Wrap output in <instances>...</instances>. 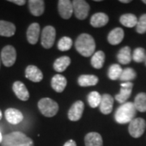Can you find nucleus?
<instances>
[{"label": "nucleus", "mask_w": 146, "mask_h": 146, "mask_svg": "<svg viewBox=\"0 0 146 146\" xmlns=\"http://www.w3.org/2000/svg\"><path fill=\"white\" fill-rule=\"evenodd\" d=\"M76 50L84 57H89L94 54L96 48V44L94 37L87 34L82 33L77 37L75 42Z\"/></svg>", "instance_id": "f257e3e1"}, {"label": "nucleus", "mask_w": 146, "mask_h": 146, "mask_svg": "<svg viewBox=\"0 0 146 146\" xmlns=\"http://www.w3.org/2000/svg\"><path fill=\"white\" fill-rule=\"evenodd\" d=\"M136 110L133 102H126L122 104L115 111V119L120 124H125L130 123L135 119Z\"/></svg>", "instance_id": "f03ea898"}, {"label": "nucleus", "mask_w": 146, "mask_h": 146, "mask_svg": "<svg viewBox=\"0 0 146 146\" xmlns=\"http://www.w3.org/2000/svg\"><path fill=\"white\" fill-rule=\"evenodd\" d=\"M2 146H34L31 138L21 131H13L3 137Z\"/></svg>", "instance_id": "7ed1b4c3"}, {"label": "nucleus", "mask_w": 146, "mask_h": 146, "mask_svg": "<svg viewBox=\"0 0 146 146\" xmlns=\"http://www.w3.org/2000/svg\"><path fill=\"white\" fill-rule=\"evenodd\" d=\"M37 106L42 115L48 118L54 116L58 111V105L57 102L48 98L40 100L37 103Z\"/></svg>", "instance_id": "20e7f679"}, {"label": "nucleus", "mask_w": 146, "mask_h": 146, "mask_svg": "<svg viewBox=\"0 0 146 146\" xmlns=\"http://www.w3.org/2000/svg\"><path fill=\"white\" fill-rule=\"evenodd\" d=\"M146 128V122L144 119L136 118L129 123L128 126V131L129 134L134 138L141 137Z\"/></svg>", "instance_id": "39448f33"}, {"label": "nucleus", "mask_w": 146, "mask_h": 146, "mask_svg": "<svg viewBox=\"0 0 146 146\" xmlns=\"http://www.w3.org/2000/svg\"><path fill=\"white\" fill-rule=\"evenodd\" d=\"M56 36L55 29L53 26H46L42 32L41 35V43L45 49H50L53 46Z\"/></svg>", "instance_id": "423d86ee"}, {"label": "nucleus", "mask_w": 146, "mask_h": 146, "mask_svg": "<svg viewBox=\"0 0 146 146\" xmlns=\"http://www.w3.org/2000/svg\"><path fill=\"white\" fill-rule=\"evenodd\" d=\"M1 59L3 65L9 68L13 66L16 60V49L12 46H6L1 51Z\"/></svg>", "instance_id": "0eeeda50"}, {"label": "nucleus", "mask_w": 146, "mask_h": 146, "mask_svg": "<svg viewBox=\"0 0 146 146\" xmlns=\"http://www.w3.org/2000/svg\"><path fill=\"white\" fill-rule=\"evenodd\" d=\"M73 12L79 20H84L89 15V5L84 0H74L72 2Z\"/></svg>", "instance_id": "6e6552de"}, {"label": "nucleus", "mask_w": 146, "mask_h": 146, "mask_svg": "<svg viewBox=\"0 0 146 146\" xmlns=\"http://www.w3.org/2000/svg\"><path fill=\"white\" fill-rule=\"evenodd\" d=\"M84 105L82 101H77L71 106L68 110V119L71 121H78L82 117Z\"/></svg>", "instance_id": "1a4fd4ad"}, {"label": "nucleus", "mask_w": 146, "mask_h": 146, "mask_svg": "<svg viewBox=\"0 0 146 146\" xmlns=\"http://www.w3.org/2000/svg\"><path fill=\"white\" fill-rule=\"evenodd\" d=\"M58 10L63 19L68 20L71 18L73 13L72 3L69 0H59L58 3Z\"/></svg>", "instance_id": "9d476101"}, {"label": "nucleus", "mask_w": 146, "mask_h": 146, "mask_svg": "<svg viewBox=\"0 0 146 146\" xmlns=\"http://www.w3.org/2000/svg\"><path fill=\"white\" fill-rule=\"evenodd\" d=\"M12 89H13V92L15 93L16 97L21 101L25 102L29 98V93L27 89L26 86L21 81L17 80L16 82H14L13 85H12Z\"/></svg>", "instance_id": "9b49d317"}, {"label": "nucleus", "mask_w": 146, "mask_h": 146, "mask_svg": "<svg viewBox=\"0 0 146 146\" xmlns=\"http://www.w3.org/2000/svg\"><path fill=\"white\" fill-rule=\"evenodd\" d=\"M5 118L8 123L11 124H18L24 119V115L19 110L15 108H8L5 111Z\"/></svg>", "instance_id": "f8f14e48"}, {"label": "nucleus", "mask_w": 146, "mask_h": 146, "mask_svg": "<svg viewBox=\"0 0 146 146\" xmlns=\"http://www.w3.org/2000/svg\"><path fill=\"white\" fill-rule=\"evenodd\" d=\"M114 105V98L110 94H103L102 96V100L100 103L99 108L101 112L103 115H109L112 112Z\"/></svg>", "instance_id": "ddd939ff"}, {"label": "nucleus", "mask_w": 146, "mask_h": 146, "mask_svg": "<svg viewBox=\"0 0 146 146\" xmlns=\"http://www.w3.org/2000/svg\"><path fill=\"white\" fill-rule=\"evenodd\" d=\"M25 77L33 82H40L43 79V74L37 67L29 65L25 69Z\"/></svg>", "instance_id": "4468645a"}, {"label": "nucleus", "mask_w": 146, "mask_h": 146, "mask_svg": "<svg viewBox=\"0 0 146 146\" xmlns=\"http://www.w3.org/2000/svg\"><path fill=\"white\" fill-rule=\"evenodd\" d=\"M40 36V25L38 23L31 24L27 29V40L31 45H35Z\"/></svg>", "instance_id": "2eb2a0df"}, {"label": "nucleus", "mask_w": 146, "mask_h": 146, "mask_svg": "<svg viewBox=\"0 0 146 146\" xmlns=\"http://www.w3.org/2000/svg\"><path fill=\"white\" fill-rule=\"evenodd\" d=\"M124 38V31L121 28H115L110 32L107 36V40L110 45H119Z\"/></svg>", "instance_id": "dca6fc26"}, {"label": "nucleus", "mask_w": 146, "mask_h": 146, "mask_svg": "<svg viewBox=\"0 0 146 146\" xmlns=\"http://www.w3.org/2000/svg\"><path fill=\"white\" fill-rule=\"evenodd\" d=\"M29 7L32 15L34 16H42L45 11V2L42 0H29Z\"/></svg>", "instance_id": "f3484780"}, {"label": "nucleus", "mask_w": 146, "mask_h": 146, "mask_svg": "<svg viewBox=\"0 0 146 146\" xmlns=\"http://www.w3.org/2000/svg\"><path fill=\"white\" fill-rule=\"evenodd\" d=\"M67 86V79L62 75H54L51 80V87L57 93H62Z\"/></svg>", "instance_id": "a211bd4d"}, {"label": "nucleus", "mask_w": 146, "mask_h": 146, "mask_svg": "<svg viewBox=\"0 0 146 146\" xmlns=\"http://www.w3.org/2000/svg\"><path fill=\"white\" fill-rule=\"evenodd\" d=\"M109 21V17L103 12L95 13L90 19V25L94 28L105 26Z\"/></svg>", "instance_id": "6ab92c4d"}, {"label": "nucleus", "mask_w": 146, "mask_h": 146, "mask_svg": "<svg viewBox=\"0 0 146 146\" xmlns=\"http://www.w3.org/2000/svg\"><path fill=\"white\" fill-rule=\"evenodd\" d=\"M85 146H103L102 137L98 132H89L84 137Z\"/></svg>", "instance_id": "aec40b11"}, {"label": "nucleus", "mask_w": 146, "mask_h": 146, "mask_svg": "<svg viewBox=\"0 0 146 146\" xmlns=\"http://www.w3.org/2000/svg\"><path fill=\"white\" fill-rule=\"evenodd\" d=\"M14 24L6 21H0V36H12L16 33Z\"/></svg>", "instance_id": "412c9836"}, {"label": "nucleus", "mask_w": 146, "mask_h": 146, "mask_svg": "<svg viewBox=\"0 0 146 146\" xmlns=\"http://www.w3.org/2000/svg\"><path fill=\"white\" fill-rule=\"evenodd\" d=\"M117 59L121 64H128L132 59V54H131V49L129 46L123 47L117 54Z\"/></svg>", "instance_id": "4be33fe9"}, {"label": "nucleus", "mask_w": 146, "mask_h": 146, "mask_svg": "<svg viewBox=\"0 0 146 146\" xmlns=\"http://www.w3.org/2000/svg\"><path fill=\"white\" fill-rule=\"evenodd\" d=\"M98 83V77L94 75H81L78 78V84L81 87L94 86Z\"/></svg>", "instance_id": "5701e85b"}, {"label": "nucleus", "mask_w": 146, "mask_h": 146, "mask_svg": "<svg viewBox=\"0 0 146 146\" xmlns=\"http://www.w3.org/2000/svg\"><path fill=\"white\" fill-rule=\"evenodd\" d=\"M71 63V58L68 56H63L57 58L54 63V69L57 72H64Z\"/></svg>", "instance_id": "b1692460"}, {"label": "nucleus", "mask_w": 146, "mask_h": 146, "mask_svg": "<svg viewBox=\"0 0 146 146\" xmlns=\"http://www.w3.org/2000/svg\"><path fill=\"white\" fill-rule=\"evenodd\" d=\"M119 21L123 26L127 28H133L136 26L138 19L135 15L128 13V14H124L120 16Z\"/></svg>", "instance_id": "393cba45"}, {"label": "nucleus", "mask_w": 146, "mask_h": 146, "mask_svg": "<svg viewBox=\"0 0 146 146\" xmlns=\"http://www.w3.org/2000/svg\"><path fill=\"white\" fill-rule=\"evenodd\" d=\"M105 62V53L102 50L94 53L91 58V65L96 69H100L103 67Z\"/></svg>", "instance_id": "a878e982"}, {"label": "nucleus", "mask_w": 146, "mask_h": 146, "mask_svg": "<svg viewBox=\"0 0 146 146\" xmlns=\"http://www.w3.org/2000/svg\"><path fill=\"white\" fill-rule=\"evenodd\" d=\"M134 106L136 110L140 112H146V94L140 93L136 96Z\"/></svg>", "instance_id": "bb28decb"}, {"label": "nucleus", "mask_w": 146, "mask_h": 146, "mask_svg": "<svg viewBox=\"0 0 146 146\" xmlns=\"http://www.w3.org/2000/svg\"><path fill=\"white\" fill-rule=\"evenodd\" d=\"M132 88H124L121 87L119 93L115 95V99L120 104L126 103V101L131 97Z\"/></svg>", "instance_id": "cd10ccee"}, {"label": "nucleus", "mask_w": 146, "mask_h": 146, "mask_svg": "<svg viewBox=\"0 0 146 146\" xmlns=\"http://www.w3.org/2000/svg\"><path fill=\"white\" fill-rule=\"evenodd\" d=\"M123 72V68L119 64H112L108 70V77L112 80H119L121 74Z\"/></svg>", "instance_id": "c85d7f7f"}, {"label": "nucleus", "mask_w": 146, "mask_h": 146, "mask_svg": "<svg viewBox=\"0 0 146 146\" xmlns=\"http://www.w3.org/2000/svg\"><path fill=\"white\" fill-rule=\"evenodd\" d=\"M102 100V96L98 92L93 91L88 95V102L92 108H96L99 106Z\"/></svg>", "instance_id": "c756f323"}, {"label": "nucleus", "mask_w": 146, "mask_h": 146, "mask_svg": "<svg viewBox=\"0 0 146 146\" xmlns=\"http://www.w3.org/2000/svg\"><path fill=\"white\" fill-rule=\"evenodd\" d=\"M136 77V73L134 69L131 68H127L123 70L119 80L121 81L124 82H131V80H133Z\"/></svg>", "instance_id": "7c9ffc66"}, {"label": "nucleus", "mask_w": 146, "mask_h": 146, "mask_svg": "<svg viewBox=\"0 0 146 146\" xmlns=\"http://www.w3.org/2000/svg\"><path fill=\"white\" fill-rule=\"evenodd\" d=\"M72 46V40L68 36H63L58 42V49L61 51H67Z\"/></svg>", "instance_id": "2f4dec72"}, {"label": "nucleus", "mask_w": 146, "mask_h": 146, "mask_svg": "<svg viewBox=\"0 0 146 146\" xmlns=\"http://www.w3.org/2000/svg\"><path fill=\"white\" fill-rule=\"evenodd\" d=\"M145 58L146 54L144 48L138 47L134 50L133 54H132V59L136 63H142V62L145 61Z\"/></svg>", "instance_id": "473e14b6"}, {"label": "nucleus", "mask_w": 146, "mask_h": 146, "mask_svg": "<svg viewBox=\"0 0 146 146\" xmlns=\"http://www.w3.org/2000/svg\"><path fill=\"white\" fill-rule=\"evenodd\" d=\"M136 32L140 34L146 33V14H143L137 21L136 25Z\"/></svg>", "instance_id": "72a5a7b5"}, {"label": "nucleus", "mask_w": 146, "mask_h": 146, "mask_svg": "<svg viewBox=\"0 0 146 146\" xmlns=\"http://www.w3.org/2000/svg\"><path fill=\"white\" fill-rule=\"evenodd\" d=\"M9 2L11 3H15L16 5H19V6H23L25 4V0H10Z\"/></svg>", "instance_id": "f704fd0d"}, {"label": "nucleus", "mask_w": 146, "mask_h": 146, "mask_svg": "<svg viewBox=\"0 0 146 146\" xmlns=\"http://www.w3.org/2000/svg\"><path fill=\"white\" fill-rule=\"evenodd\" d=\"M121 87H124V88H132L133 87V84L131 82H123L121 83Z\"/></svg>", "instance_id": "c9c22d12"}, {"label": "nucleus", "mask_w": 146, "mask_h": 146, "mask_svg": "<svg viewBox=\"0 0 146 146\" xmlns=\"http://www.w3.org/2000/svg\"><path fill=\"white\" fill-rule=\"evenodd\" d=\"M63 146H76V144L73 140H69L64 144Z\"/></svg>", "instance_id": "e433bc0d"}, {"label": "nucleus", "mask_w": 146, "mask_h": 146, "mask_svg": "<svg viewBox=\"0 0 146 146\" xmlns=\"http://www.w3.org/2000/svg\"><path fill=\"white\" fill-rule=\"evenodd\" d=\"M120 2L123 3H130L131 1L130 0H120Z\"/></svg>", "instance_id": "4c0bfd02"}, {"label": "nucleus", "mask_w": 146, "mask_h": 146, "mask_svg": "<svg viewBox=\"0 0 146 146\" xmlns=\"http://www.w3.org/2000/svg\"><path fill=\"white\" fill-rule=\"evenodd\" d=\"M2 141H3V136H2L1 131H0V143H2Z\"/></svg>", "instance_id": "58836bf2"}, {"label": "nucleus", "mask_w": 146, "mask_h": 146, "mask_svg": "<svg viewBox=\"0 0 146 146\" xmlns=\"http://www.w3.org/2000/svg\"><path fill=\"white\" fill-rule=\"evenodd\" d=\"M2 117H3V114H2V111L0 110V120L2 119Z\"/></svg>", "instance_id": "ea45409f"}, {"label": "nucleus", "mask_w": 146, "mask_h": 146, "mask_svg": "<svg viewBox=\"0 0 146 146\" xmlns=\"http://www.w3.org/2000/svg\"><path fill=\"white\" fill-rule=\"evenodd\" d=\"M143 3H144L145 4H146V0H143Z\"/></svg>", "instance_id": "a19ab883"}, {"label": "nucleus", "mask_w": 146, "mask_h": 146, "mask_svg": "<svg viewBox=\"0 0 146 146\" xmlns=\"http://www.w3.org/2000/svg\"><path fill=\"white\" fill-rule=\"evenodd\" d=\"M145 65H146V58H145Z\"/></svg>", "instance_id": "79ce46f5"}]
</instances>
